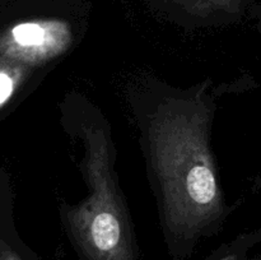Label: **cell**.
Returning a JSON list of instances; mask_svg holds the SVG:
<instances>
[{"mask_svg":"<svg viewBox=\"0 0 261 260\" xmlns=\"http://www.w3.org/2000/svg\"><path fill=\"white\" fill-rule=\"evenodd\" d=\"M209 109L203 102L163 106L149 129L168 227L193 236L222 213V196L208 147Z\"/></svg>","mask_w":261,"mask_h":260,"instance_id":"cell-1","label":"cell"},{"mask_svg":"<svg viewBox=\"0 0 261 260\" xmlns=\"http://www.w3.org/2000/svg\"><path fill=\"white\" fill-rule=\"evenodd\" d=\"M84 133L86 172L93 191L68 212L70 231L88 260H134L129 222L112 180L109 140L96 126Z\"/></svg>","mask_w":261,"mask_h":260,"instance_id":"cell-2","label":"cell"},{"mask_svg":"<svg viewBox=\"0 0 261 260\" xmlns=\"http://www.w3.org/2000/svg\"><path fill=\"white\" fill-rule=\"evenodd\" d=\"M15 88V79L7 69H0V107L10 98Z\"/></svg>","mask_w":261,"mask_h":260,"instance_id":"cell-3","label":"cell"},{"mask_svg":"<svg viewBox=\"0 0 261 260\" xmlns=\"http://www.w3.org/2000/svg\"><path fill=\"white\" fill-rule=\"evenodd\" d=\"M0 260H20V257L14 251L5 247L2 251V254H0Z\"/></svg>","mask_w":261,"mask_h":260,"instance_id":"cell-4","label":"cell"},{"mask_svg":"<svg viewBox=\"0 0 261 260\" xmlns=\"http://www.w3.org/2000/svg\"><path fill=\"white\" fill-rule=\"evenodd\" d=\"M241 259V251L240 250H233V251H229L228 254H226L224 256H222L218 260H240Z\"/></svg>","mask_w":261,"mask_h":260,"instance_id":"cell-5","label":"cell"}]
</instances>
